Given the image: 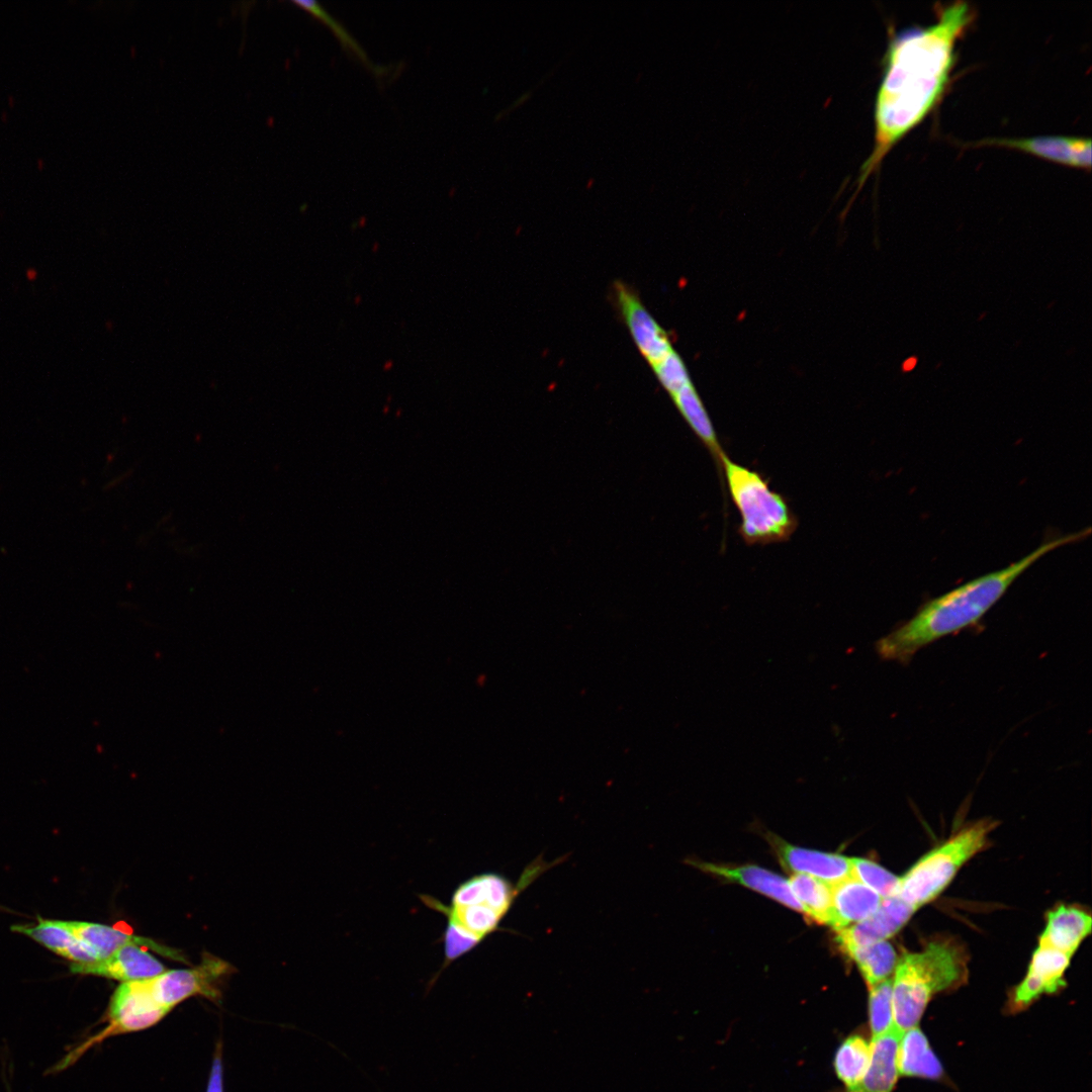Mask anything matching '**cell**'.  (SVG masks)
<instances>
[{
  "instance_id": "25",
  "label": "cell",
  "mask_w": 1092,
  "mask_h": 1092,
  "mask_svg": "<svg viewBox=\"0 0 1092 1092\" xmlns=\"http://www.w3.org/2000/svg\"><path fill=\"white\" fill-rule=\"evenodd\" d=\"M851 877L875 891L883 899L899 894L900 878L883 867L864 858H849Z\"/></svg>"
},
{
  "instance_id": "23",
  "label": "cell",
  "mask_w": 1092,
  "mask_h": 1092,
  "mask_svg": "<svg viewBox=\"0 0 1092 1092\" xmlns=\"http://www.w3.org/2000/svg\"><path fill=\"white\" fill-rule=\"evenodd\" d=\"M872 1058V1045L858 1033L847 1036L838 1046L833 1067L837 1078L845 1088L858 1084L868 1072Z\"/></svg>"
},
{
  "instance_id": "6",
  "label": "cell",
  "mask_w": 1092,
  "mask_h": 1092,
  "mask_svg": "<svg viewBox=\"0 0 1092 1092\" xmlns=\"http://www.w3.org/2000/svg\"><path fill=\"white\" fill-rule=\"evenodd\" d=\"M226 971L228 964L210 958L193 969L164 971L142 982L154 1001L171 1011L174 1006L192 996H213V983Z\"/></svg>"
},
{
  "instance_id": "28",
  "label": "cell",
  "mask_w": 1092,
  "mask_h": 1092,
  "mask_svg": "<svg viewBox=\"0 0 1092 1092\" xmlns=\"http://www.w3.org/2000/svg\"><path fill=\"white\" fill-rule=\"evenodd\" d=\"M652 369L659 382L670 395L692 382L684 361L675 351L670 352L660 362L652 366Z\"/></svg>"
},
{
  "instance_id": "29",
  "label": "cell",
  "mask_w": 1092,
  "mask_h": 1092,
  "mask_svg": "<svg viewBox=\"0 0 1092 1092\" xmlns=\"http://www.w3.org/2000/svg\"><path fill=\"white\" fill-rule=\"evenodd\" d=\"M442 939L444 943L445 960L440 973L451 963L463 957L480 943L475 937L468 934L457 925L449 922H447Z\"/></svg>"
},
{
  "instance_id": "24",
  "label": "cell",
  "mask_w": 1092,
  "mask_h": 1092,
  "mask_svg": "<svg viewBox=\"0 0 1092 1092\" xmlns=\"http://www.w3.org/2000/svg\"><path fill=\"white\" fill-rule=\"evenodd\" d=\"M848 956L855 962L869 988L889 979L898 962L894 947L885 940L857 947Z\"/></svg>"
},
{
  "instance_id": "20",
  "label": "cell",
  "mask_w": 1092,
  "mask_h": 1092,
  "mask_svg": "<svg viewBox=\"0 0 1092 1092\" xmlns=\"http://www.w3.org/2000/svg\"><path fill=\"white\" fill-rule=\"evenodd\" d=\"M11 929L32 938L73 964H90L98 960L97 953L77 939L64 920L38 919L36 924L14 925Z\"/></svg>"
},
{
  "instance_id": "5",
  "label": "cell",
  "mask_w": 1092,
  "mask_h": 1092,
  "mask_svg": "<svg viewBox=\"0 0 1092 1092\" xmlns=\"http://www.w3.org/2000/svg\"><path fill=\"white\" fill-rule=\"evenodd\" d=\"M995 822L980 820L924 854L900 878L899 894L915 910L935 899L958 871L987 843Z\"/></svg>"
},
{
  "instance_id": "3",
  "label": "cell",
  "mask_w": 1092,
  "mask_h": 1092,
  "mask_svg": "<svg viewBox=\"0 0 1092 1092\" xmlns=\"http://www.w3.org/2000/svg\"><path fill=\"white\" fill-rule=\"evenodd\" d=\"M966 978V957L960 946L946 939L903 954L892 978L894 1026L900 1032L918 1026L932 997L962 985Z\"/></svg>"
},
{
  "instance_id": "18",
  "label": "cell",
  "mask_w": 1092,
  "mask_h": 1092,
  "mask_svg": "<svg viewBox=\"0 0 1092 1092\" xmlns=\"http://www.w3.org/2000/svg\"><path fill=\"white\" fill-rule=\"evenodd\" d=\"M518 894V888L502 875L484 873L462 882L454 890L450 905H487L506 915Z\"/></svg>"
},
{
  "instance_id": "16",
  "label": "cell",
  "mask_w": 1092,
  "mask_h": 1092,
  "mask_svg": "<svg viewBox=\"0 0 1092 1092\" xmlns=\"http://www.w3.org/2000/svg\"><path fill=\"white\" fill-rule=\"evenodd\" d=\"M900 1032L895 1026L885 1033L874 1036L870 1067L862 1080L842 1092H893L897 1079V1049Z\"/></svg>"
},
{
  "instance_id": "13",
  "label": "cell",
  "mask_w": 1092,
  "mask_h": 1092,
  "mask_svg": "<svg viewBox=\"0 0 1092 1092\" xmlns=\"http://www.w3.org/2000/svg\"><path fill=\"white\" fill-rule=\"evenodd\" d=\"M700 870L768 896L804 914L803 906L791 891L787 880L756 866L726 867L705 861H690Z\"/></svg>"
},
{
  "instance_id": "7",
  "label": "cell",
  "mask_w": 1092,
  "mask_h": 1092,
  "mask_svg": "<svg viewBox=\"0 0 1092 1092\" xmlns=\"http://www.w3.org/2000/svg\"><path fill=\"white\" fill-rule=\"evenodd\" d=\"M615 296L624 322L643 357L654 366L673 351L663 329L628 285L616 282Z\"/></svg>"
},
{
  "instance_id": "9",
  "label": "cell",
  "mask_w": 1092,
  "mask_h": 1092,
  "mask_svg": "<svg viewBox=\"0 0 1092 1092\" xmlns=\"http://www.w3.org/2000/svg\"><path fill=\"white\" fill-rule=\"evenodd\" d=\"M916 910L900 897L884 898L877 911L851 926L836 929V941L842 951L883 941L896 934Z\"/></svg>"
},
{
  "instance_id": "22",
  "label": "cell",
  "mask_w": 1092,
  "mask_h": 1092,
  "mask_svg": "<svg viewBox=\"0 0 1092 1092\" xmlns=\"http://www.w3.org/2000/svg\"><path fill=\"white\" fill-rule=\"evenodd\" d=\"M792 893L803 906L804 915L819 923H832L831 886L805 874H795L788 881Z\"/></svg>"
},
{
  "instance_id": "30",
  "label": "cell",
  "mask_w": 1092,
  "mask_h": 1092,
  "mask_svg": "<svg viewBox=\"0 0 1092 1092\" xmlns=\"http://www.w3.org/2000/svg\"><path fill=\"white\" fill-rule=\"evenodd\" d=\"M206 1092H223L222 1062L220 1051L215 1053L211 1065Z\"/></svg>"
},
{
  "instance_id": "11",
  "label": "cell",
  "mask_w": 1092,
  "mask_h": 1092,
  "mask_svg": "<svg viewBox=\"0 0 1092 1092\" xmlns=\"http://www.w3.org/2000/svg\"><path fill=\"white\" fill-rule=\"evenodd\" d=\"M70 970L75 974L100 976L122 983L149 979L166 971L160 961L138 945L120 947L90 964L72 963Z\"/></svg>"
},
{
  "instance_id": "12",
  "label": "cell",
  "mask_w": 1092,
  "mask_h": 1092,
  "mask_svg": "<svg viewBox=\"0 0 1092 1092\" xmlns=\"http://www.w3.org/2000/svg\"><path fill=\"white\" fill-rule=\"evenodd\" d=\"M781 863L795 874H805L832 886L851 877L850 859L835 853L822 852L791 845L774 836Z\"/></svg>"
},
{
  "instance_id": "1",
  "label": "cell",
  "mask_w": 1092,
  "mask_h": 1092,
  "mask_svg": "<svg viewBox=\"0 0 1092 1092\" xmlns=\"http://www.w3.org/2000/svg\"><path fill=\"white\" fill-rule=\"evenodd\" d=\"M936 11L933 23L899 30L889 39L875 99L874 147L859 168L855 194L892 148L938 105L946 91L957 43L976 12L962 0Z\"/></svg>"
},
{
  "instance_id": "19",
  "label": "cell",
  "mask_w": 1092,
  "mask_h": 1092,
  "mask_svg": "<svg viewBox=\"0 0 1092 1092\" xmlns=\"http://www.w3.org/2000/svg\"><path fill=\"white\" fill-rule=\"evenodd\" d=\"M898 1074L935 1081H944L945 1073L933 1053L926 1035L918 1026L903 1031L897 1049Z\"/></svg>"
},
{
  "instance_id": "21",
  "label": "cell",
  "mask_w": 1092,
  "mask_h": 1092,
  "mask_svg": "<svg viewBox=\"0 0 1092 1092\" xmlns=\"http://www.w3.org/2000/svg\"><path fill=\"white\" fill-rule=\"evenodd\" d=\"M670 396L690 428L711 454L719 471L723 488L722 460L727 454L718 440L714 426L693 383H688Z\"/></svg>"
},
{
  "instance_id": "27",
  "label": "cell",
  "mask_w": 1092,
  "mask_h": 1092,
  "mask_svg": "<svg viewBox=\"0 0 1092 1092\" xmlns=\"http://www.w3.org/2000/svg\"><path fill=\"white\" fill-rule=\"evenodd\" d=\"M293 4L307 11L321 21L325 22L340 39L343 48L349 53L355 55L360 61H362L368 68L374 70L376 73L386 72L385 66L373 65L366 55L364 49L357 42V40L345 29V27L336 20L328 11L316 1L313 0H294Z\"/></svg>"
},
{
  "instance_id": "10",
  "label": "cell",
  "mask_w": 1092,
  "mask_h": 1092,
  "mask_svg": "<svg viewBox=\"0 0 1092 1092\" xmlns=\"http://www.w3.org/2000/svg\"><path fill=\"white\" fill-rule=\"evenodd\" d=\"M1018 150L1065 166L1091 168V140L1078 136L1049 135L1032 138H992L976 143Z\"/></svg>"
},
{
  "instance_id": "26",
  "label": "cell",
  "mask_w": 1092,
  "mask_h": 1092,
  "mask_svg": "<svg viewBox=\"0 0 1092 1092\" xmlns=\"http://www.w3.org/2000/svg\"><path fill=\"white\" fill-rule=\"evenodd\" d=\"M869 1023L873 1037L894 1027L892 978L870 988Z\"/></svg>"
},
{
  "instance_id": "17",
  "label": "cell",
  "mask_w": 1092,
  "mask_h": 1092,
  "mask_svg": "<svg viewBox=\"0 0 1092 1092\" xmlns=\"http://www.w3.org/2000/svg\"><path fill=\"white\" fill-rule=\"evenodd\" d=\"M832 923L835 929L857 923L873 915L882 897L875 891L849 877L831 886Z\"/></svg>"
},
{
  "instance_id": "14",
  "label": "cell",
  "mask_w": 1092,
  "mask_h": 1092,
  "mask_svg": "<svg viewBox=\"0 0 1092 1092\" xmlns=\"http://www.w3.org/2000/svg\"><path fill=\"white\" fill-rule=\"evenodd\" d=\"M64 922L77 939L97 953L99 960L126 945L151 948L167 958L178 961L184 960L175 949L163 946L152 939L125 933L107 925L85 921Z\"/></svg>"
},
{
  "instance_id": "4",
  "label": "cell",
  "mask_w": 1092,
  "mask_h": 1092,
  "mask_svg": "<svg viewBox=\"0 0 1092 1092\" xmlns=\"http://www.w3.org/2000/svg\"><path fill=\"white\" fill-rule=\"evenodd\" d=\"M722 478L740 516L738 533L746 545H767L788 541L798 527V519L786 498L769 486L758 471L722 460Z\"/></svg>"
},
{
  "instance_id": "2",
  "label": "cell",
  "mask_w": 1092,
  "mask_h": 1092,
  "mask_svg": "<svg viewBox=\"0 0 1092 1092\" xmlns=\"http://www.w3.org/2000/svg\"><path fill=\"white\" fill-rule=\"evenodd\" d=\"M1090 532L1087 528L1050 539L1020 560L929 600L877 642L880 657L908 663L920 649L977 624L1032 564L1058 548L1083 540Z\"/></svg>"
},
{
  "instance_id": "8",
  "label": "cell",
  "mask_w": 1092,
  "mask_h": 1092,
  "mask_svg": "<svg viewBox=\"0 0 1092 1092\" xmlns=\"http://www.w3.org/2000/svg\"><path fill=\"white\" fill-rule=\"evenodd\" d=\"M1071 956L1038 945L1030 961L1026 976L1013 990L1008 1006L1010 1012L1027 1008L1043 994H1054L1066 986L1064 974Z\"/></svg>"
},
{
  "instance_id": "15",
  "label": "cell",
  "mask_w": 1092,
  "mask_h": 1092,
  "mask_svg": "<svg viewBox=\"0 0 1092 1092\" xmlns=\"http://www.w3.org/2000/svg\"><path fill=\"white\" fill-rule=\"evenodd\" d=\"M1092 919L1082 908L1061 905L1046 915V924L1038 945L1073 956L1080 943L1091 932Z\"/></svg>"
}]
</instances>
